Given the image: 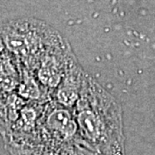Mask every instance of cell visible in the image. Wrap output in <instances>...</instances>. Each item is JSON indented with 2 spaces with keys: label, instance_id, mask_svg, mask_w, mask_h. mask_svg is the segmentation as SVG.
<instances>
[{
  "label": "cell",
  "instance_id": "6da1fadb",
  "mask_svg": "<svg viewBox=\"0 0 155 155\" xmlns=\"http://www.w3.org/2000/svg\"><path fill=\"white\" fill-rule=\"evenodd\" d=\"M72 112L78 128L76 144L97 155H124L122 106L88 74Z\"/></svg>",
  "mask_w": 155,
  "mask_h": 155
},
{
  "label": "cell",
  "instance_id": "7a4b0ae2",
  "mask_svg": "<svg viewBox=\"0 0 155 155\" xmlns=\"http://www.w3.org/2000/svg\"><path fill=\"white\" fill-rule=\"evenodd\" d=\"M0 37L10 53L30 67H37L42 56L62 38L49 25L36 19L0 23Z\"/></svg>",
  "mask_w": 155,
  "mask_h": 155
},
{
  "label": "cell",
  "instance_id": "277c9868",
  "mask_svg": "<svg viewBox=\"0 0 155 155\" xmlns=\"http://www.w3.org/2000/svg\"><path fill=\"white\" fill-rule=\"evenodd\" d=\"M85 76L86 73L74 56L70 61L61 82L52 93L53 101L67 109L72 110L79 99Z\"/></svg>",
  "mask_w": 155,
  "mask_h": 155
},
{
  "label": "cell",
  "instance_id": "5b68a950",
  "mask_svg": "<svg viewBox=\"0 0 155 155\" xmlns=\"http://www.w3.org/2000/svg\"><path fill=\"white\" fill-rule=\"evenodd\" d=\"M22 79V78H21ZM19 94L29 99H40L42 96L41 87L25 69L23 70L22 79L19 85Z\"/></svg>",
  "mask_w": 155,
  "mask_h": 155
},
{
  "label": "cell",
  "instance_id": "3957f363",
  "mask_svg": "<svg viewBox=\"0 0 155 155\" xmlns=\"http://www.w3.org/2000/svg\"><path fill=\"white\" fill-rule=\"evenodd\" d=\"M47 137L53 144H69L77 141L78 128L72 110L52 102L43 117Z\"/></svg>",
  "mask_w": 155,
  "mask_h": 155
},
{
  "label": "cell",
  "instance_id": "8992f818",
  "mask_svg": "<svg viewBox=\"0 0 155 155\" xmlns=\"http://www.w3.org/2000/svg\"><path fill=\"white\" fill-rule=\"evenodd\" d=\"M4 46H5V45L3 43V41H2L1 37H0V59L2 58V56L4 54H2V50L4 48Z\"/></svg>",
  "mask_w": 155,
  "mask_h": 155
}]
</instances>
